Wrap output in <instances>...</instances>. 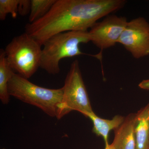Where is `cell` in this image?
Masks as SVG:
<instances>
[{"label":"cell","instance_id":"6da1fadb","mask_svg":"<svg viewBox=\"0 0 149 149\" xmlns=\"http://www.w3.org/2000/svg\"><path fill=\"white\" fill-rule=\"evenodd\" d=\"M124 0H56L48 13L25 32L42 46L54 35L69 31H88L98 20L119 10Z\"/></svg>","mask_w":149,"mask_h":149},{"label":"cell","instance_id":"7a4b0ae2","mask_svg":"<svg viewBox=\"0 0 149 149\" xmlns=\"http://www.w3.org/2000/svg\"><path fill=\"white\" fill-rule=\"evenodd\" d=\"M90 42L89 31H69L54 35L43 44L40 68L49 74H58L61 61L85 54L80 50V45Z\"/></svg>","mask_w":149,"mask_h":149},{"label":"cell","instance_id":"3957f363","mask_svg":"<svg viewBox=\"0 0 149 149\" xmlns=\"http://www.w3.org/2000/svg\"><path fill=\"white\" fill-rule=\"evenodd\" d=\"M10 96L40 109L51 117L56 116L63 95V88L49 89L40 87L13 72L8 85Z\"/></svg>","mask_w":149,"mask_h":149},{"label":"cell","instance_id":"277c9868","mask_svg":"<svg viewBox=\"0 0 149 149\" xmlns=\"http://www.w3.org/2000/svg\"><path fill=\"white\" fill-rule=\"evenodd\" d=\"M42 47L25 32L14 37L4 49L13 71L27 79L32 77L40 68Z\"/></svg>","mask_w":149,"mask_h":149},{"label":"cell","instance_id":"5b68a950","mask_svg":"<svg viewBox=\"0 0 149 149\" xmlns=\"http://www.w3.org/2000/svg\"><path fill=\"white\" fill-rule=\"evenodd\" d=\"M63 95L57 111L58 119L73 111L81 113L87 117L93 111L80 69L78 60L71 65L65 80Z\"/></svg>","mask_w":149,"mask_h":149},{"label":"cell","instance_id":"8992f818","mask_svg":"<svg viewBox=\"0 0 149 149\" xmlns=\"http://www.w3.org/2000/svg\"><path fill=\"white\" fill-rule=\"evenodd\" d=\"M118 43L135 58L149 56V22L143 17H137L128 22Z\"/></svg>","mask_w":149,"mask_h":149},{"label":"cell","instance_id":"52a82bcc","mask_svg":"<svg viewBox=\"0 0 149 149\" xmlns=\"http://www.w3.org/2000/svg\"><path fill=\"white\" fill-rule=\"evenodd\" d=\"M128 21L124 17L109 15L102 21L97 22L89 31L91 42L101 52L115 45Z\"/></svg>","mask_w":149,"mask_h":149},{"label":"cell","instance_id":"ba28073f","mask_svg":"<svg viewBox=\"0 0 149 149\" xmlns=\"http://www.w3.org/2000/svg\"><path fill=\"white\" fill-rule=\"evenodd\" d=\"M135 116L133 113L128 115L122 124L114 130L113 142L108 149H136L134 131Z\"/></svg>","mask_w":149,"mask_h":149},{"label":"cell","instance_id":"9c48e42d","mask_svg":"<svg viewBox=\"0 0 149 149\" xmlns=\"http://www.w3.org/2000/svg\"><path fill=\"white\" fill-rule=\"evenodd\" d=\"M134 131L136 149L149 148V102L136 113L134 118Z\"/></svg>","mask_w":149,"mask_h":149},{"label":"cell","instance_id":"30bf717a","mask_svg":"<svg viewBox=\"0 0 149 149\" xmlns=\"http://www.w3.org/2000/svg\"><path fill=\"white\" fill-rule=\"evenodd\" d=\"M87 117L89 118L93 122V133L103 138L105 145L104 149H108L110 145L109 143V132L119 127L124 121L125 117L116 115L110 120L103 119L97 116L94 112L89 113Z\"/></svg>","mask_w":149,"mask_h":149},{"label":"cell","instance_id":"8fae6325","mask_svg":"<svg viewBox=\"0 0 149 149\" xmlns=\"http://www.w3.org/2000/svg\"><path fill=\"white\" fill-rule=\"evenodd\" d=\"M13 71L8 63L4 49L0 50V100L3 104H8L10 96L8 85Z\"/></svg>","mask_w":149,"mask_h":149},{"label":"cell","instance_id":"7c38bea8","mask_svg":"<svg viewBox=\"0 0 149 149\" xmlns=\"http://www.w3.org/2000/svg\"><path fill=\"white\" fill-rule=\"evenodd\" d=\"M56 0H31L29 23L42 18L50 10Z\"/></svg>","mask_w":149,"mask_h":149},{"label":"cell","instance_id":"4fadbf2b","mask_svg":"<svg viewBox=\"0 0 149 149\" xmlns=\"http://www.w3.org/2000/svg\"><path fill=\"white\" fill-rule=\"evenodd\" d=\"M19 0H0V20L3 21L8 14L15 19L18 13Z\"/></svg>","mask_w":149,"mask_h":149},{"label":"cell","instance_id":"5bb4252c","mask_svg":"<svg viewBox=\"0 0 149 149\" xmlns=\"http://www.w3.org/2000/svg\"><path fill=\"white\" fill-rule=\"evenodd\" d=\"M31 1L19 0L18 5V13L21 16H26L30 13Z\"/></svg>","mask_w":149,"mask_h":149},{"label":"cell","instance_id":"9a60e30c","mask_svg":"<svg viewBox=\"0 0 149 149\" xmlns=\"http://www.w3.org/2000/svg\"><path fill=\"white\" fill-rule=\"evenodd\" d=\"M139 87L143 90H149V79L142 80L139 84Z\"/></svg>","mask_w":149,"mask_h":149},{"label":"cell","instance_id":"2e32d148","mask_svg":"<svg viewBox=\"0 0 149 149\" xmlns=\"http://www.w3.org/2000/svg\"><path fill=\"white\" fill-rule=\"evenodd\" d=\"M148 149H149V148Z\"/></svg>","mask_w":149,"mask_h":149}]
</instances>
